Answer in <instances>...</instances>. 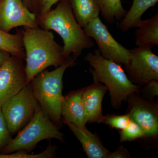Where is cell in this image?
Returning <instances> with one entry per match:
<instances>
[{
    "instance_id": "cell-1",
    "label": "cell",
    "mask_w": 158,
    "mask_h": 158,
    "mask_svg": "<svg viewBox=\"0 0 158 158\" xmlns=\"http://www.w3.org/2000/svg\"><path fill=\"white\" fill-rule=\"evenodd\" d=\"M21 31L28 83L48 67L53 66L57 68L72 57L65 55L63 47L56 42L51 31L39 26L35 28L24 27Z\"/></svg>"
},
{
    "instance_id": "cell-2",
    "label": "cell",
    "mask_w": 158,
    "mask_h": 158,
    "mask_svg": "<svg viewBox=\"0 0 158 158\" xmlns=\"http://www.w3.org/2000/svg\"><path fill=\"white\" fill-rule=\"evenodd\" d=\"M38 26L46 30H53L63 40V49L67 56L77 59L85 49L94 46L84 28L77 22L68 0H61L55 9L37 19Z\"/></svg>"
},
{
    "instance_id": "cell-3",
    "label": "cell",
    "mask_w": 158,
    "mask_h": 158,
    "mask_svg": "<svg viewBox=\"0 0 158 158\" xmlns=\"http://www.w3.org/2000/svg\"><path fill=\"white\" fill-rule=\"evenodd\" d=\"M76 59L72 56L55 70L49 71L46 69L29 83L38 103L59 127L62 125L61 108L64 98L62 78L66 69L75 65Z\"/></svg>"
},
{
    "instance_id": "cell-4",
    "label": "cell",
    "mask_w": 158,
    "mask_h": 158,
    "mask_svg": "<svg viewBox=\"0 0 158 158\" xmlns=\"http://www.w3.org/2000/svg\"><path fill=\"white\" fill-rule=\"evenodd\" d=\"M85 59L91 67L94 82L103 84L110 92L113 107L118 109L131 94L139 91V87L130 80L120 64L106 59L98 50L88 53Z\"/></svg>"
},
{
    "instance_id": "cell-5",
    "label": "cell",
    "mask_w": 158,
    "mask_h": 158,
    "mask_svg": "<svg viewBox=\"0 0 158 158\" xmlns=\"http://www.w3.org/2000/svg\"><path fill=\"white\" fill-rule=\"evenodd\" d=\"M55 138L62 142L63 134L47 116L39 104L35 115L30 122L18 132L15 138H12L9 144L1 153L9 154L25 150H33L40 141Z\"/></svg>"
},
{
    "instance_id": "cell-6",
    "label": "cell",
    "mask_w": 158,
    "mask_h": 158,
    "mask_svg": "<svg viewBox=\"0 0 158 158\" xmlns=\"http://www.w3.org/2000/svg\"><path fill=\"white\" fill-rule=\"evenodd\" d=\"M38 104L28 83L1 107L11 135L18 132L34 117Z\"/></svg>"
},
{
    "instance_id": "cell-7",
    "label": "cell",
    "mask_w": 158,
    "mask_h": 158,
    "mask_svg": "<svg viewBox=\"0 0 158 158\" xmlns=\"http://www.w3.org/2000/svg\"><path fill=\"white\" fill-rule=\"evenodd\" d=\"M83 28L88 37L95 40L98 50L103 57L120 65L127 64L130 50L113 38L99 17L92 20Z\"/></svg>"
},
{
    "instance_id": "cell-8",
    "label": "cell",
    "mask_w": 158,
    "mask_h": 158,
    "mask_svg": "<svg viewBox=\"0 0 158 158\" xmlns=\"http://www.w3.org/2000/svg\"><path fill=\"white\" fill-rule=\"evenodd\" d=\"M130 52L128 62L124 65L130 80L141 85L158 81V56L152 48L137 47Z\"/></svg>"
},
{
    "instance_id": "cell-9",
    "label": "cell",
    "mask_w": 158,
    "mask_h": 158,
    "mask_svg": "<svg viewBox=\"0 0 158 158\" xmlns=\"http://www.w3.org/2000/svg\"><path fill=\"white\" fill-rule=\"evenodd\" d=\"M23 60L11 56L0 67V109L28 84Z\"/></svg>"
},
{
    "instance_id": "cell-10",
    "label": "cell",
    "mask_w": 158,
    "mask_h": 158,
    "mask_svg": "<svg viewBox=\"0 0 158 158\" xmlns=\"http://www.w3.org/2000/svg\"><path fill=\"white\" fill-rule=\"evenodd\" d=\"M19 27H38L36 15L23 0H0V30L9 33Z\"/></svg>"
},
{
    "instance_id": "cell-11",
    "label": "cell",
    "mask_w": 158,
    "mask_h": 158,
    "mask_svg": "<svg viewBox=\"0 0 158 158\" xmlns=\"http://www.w3.org/2000/svg\"><path fill=\"white\" fill-rule=\"evenodd\" d=\"M130 119L135 122L144 131L145 137H155L158 134V106L154 103L136 95L128 98Z\"/></svg>"
},
{
    "instance_id": "cell-12",
    "label": "cell",
    "mask_w": 158,
    "mask_h": 158,
    "mask_svg": "<svg viewBox=\"0 0 158 158\" xmlns=\"http://www.w3.org/2000/svg\"><path fill=\"white\" fill-rule=\"evenodd\" d=\"M107 90L103 84L96 82L85 88L82 102L86 123H102V102Z\"/></svg>"
},
{
    "instance_id": "cell-13",
    "label": "cell",
    "mask_w": 158,
    "mask_h": 158,
    "mask_svg": "<svg viewBox=\"0 0 158 158\" xmlns=\"http://www.w3.org/2000/svg\"><path fill=\"white\" fill-rule=\"evenodd\" d=\"M85 88L71 91L64 97L61 108L62 122H69L79 127L86 126V119L82 102Z\"/></svg>"
},
{
    "instance_id": "cell-14",
    "label": "cell",
    "mask_w": 158,
    "mask_h": 158,
    "mask_svg": "<svg viewBox=\"0 0 158 158\" xmlns=\"http://www.w3.org/2000/svg\"><path fill=\"white\" fill-rule=\"evenodd\" d=\"M78 139L84 150L89 158H108L110 152L102 144L96 135L90 132L86 126L79 127L71 123L65 122Z\"/></svg>"
},
{
    "instance_id": "cell-15",
    "label": "cell",
    "mask_w": 158,
    "mask_h": 158,
    "mask_svg": "<svg viewBox=\"0 0 158 158\" xmlns=\"http://www.w3.org/2000/svg\"><path fill=\"white\" fill-rule=\"evenodd\" d=\"M136 27L135 44L138 47L150 48L158 45V14L151 18L141 20Z\"/></svg>"
},
{
    "instance_id": "cell-16",
    "label": "cell",
    "mask_w": 158,
    "mask_h": 158,
    "mask_svg": "<svg viewBox=\"0 0 158 158\" xmlns=\"http://www.w3.org/2000/svg\"><path fill=\"white\" fill-rule=\"evenodd\" d=\"M77 22L84 28L99 17L100 8L97 0H68Z\"/></svg>"
},
{
    "instance_id": "cell-17",
    "label": "cell",
    "mask_w": 158,
    "mask_h": 158,
    "mask_svg": "<svg viewBox=\"0 0 158 158\" xmlns=\"http://www.w3.org/2000/svg\"><path fill=\"white\" fill-rule=\"evenodd\" d=\"M158 2V0H133L131 7L119 23V28L125 32L136 27L144 12Z\"/></svg>"
},
{
    "instance_id": "cell-18",
    "label": "cell",
    "mask_w": 158,
    "mask_h": 158,
    "mask_svg": "<svg viewBox=\"0 0 158 158\" xmlns=\"http://www.w3.org/2000/svg\"><path fill=\"white\" fill-rule=\"evenodd\" d=\"M0 49L8 52L11 56L25 59L21 30L11 34L0 30Z\"/></svg>"
},
{
    "instance_id": "cell-19",
    "label": "cell",
    "mask_w": 158,
    "mask_h": 158,
    "mask_svg": "<svg viewBox=\"0 0 158 158\" xmlns=\"http://www.w3.org/2000/svg\"><path fill=\"white\" fill-rule=\"evenodd\" d=\"M102 16L109 23L122 19L127 13L121 0H97Z\"/></svg>"
},
{
    "instance_id": "cell-20",
    "label": "cell",
    "mask_w": 158,
    "mask_h": 158,
    "mask_svg": "<svg viewBox=\"0 0 158 158\" xmlns=\"http://www.w3.org/2000/svg\"><path fill=\"white\" fill-rule=\"evenodd\" d=\"M145 137L144 131L139 125L131 119L129 123L121 130L120 140L122 142L131 141Z\"/></svg>"
},
{
    "instance_id": "cell-21",
    "label": "cell",
    "mask_w": 158,
    "mask_h": 158,
    "mask_svg": "<svg viewBox=\"0 0 158 158\" xmlns=\"http://www.w3.org/2000/svg\"><path fill=\"white\" fill-rule=\"evenodd\" d=\"M55 154V148L49 145L45 151L37 154H29L19 151L9 154L0 153V158H51L54 157Z\"/></svg>"
},
{
    "instance_id": "cell-22",
    "label": "cell",
    "mask_w": 158,
    "mask_h": 158,
    "mask_svg": "<svg viewBox=\"0 0 158 158\" xmlns=\"http://www.w3.org/2000/svg\"><path fill=\"white\" fill-rule=\"evenodd\" d=\"M131 121L128 114L123 115H108L104 116L102 123L108 125L112 128L122 130Z\"/></svg>"
},
{
    "instance_id": "cell-23",
    "label": "cell",
    "mask_w": 158,
    "mask_h": 158,
    "mask_svg": "<svg viewBox=\"0 0 158 158\" xmlns=\"http://www.w3.org/2000/svg\"><path fill=\"white\" fill-rule=\"evenodd\" d=\"M61 0H33V12L37 19L50 11L52 8Z\"/></svg>"
},
{
    "instance_id": "cell-24",
    "label": "cell",
    "mask_w": 158,
    "mask_h": 158,
    "mask_svg": "<svg viewBox=\"0 0 158 158\" xmlns=\"http://www.w3.org/2000/svg\"><path fill=\"white\" fill-rule=\"evenodd\" d=\"M2 112L0 109V153L12 139Z\"/></svg>"
},
{
    "instance_id": "cell-25",
    "label": "cell",
    "mask_w": 158,
    "mask_h": 158,
    "mask_svg": "<svg viewBox=\"0 0 158 158\" xmlns=\"http://www.w3.org/2000/svg\"><path fill=\"white\" fill-rule=\"evenodd\" d=\"M144 90L149 97L153 98L158 95V81L153 80L145 84Z\"/></svg>"
},
{
    "instance_id": "cell-26",
    "label": "cell",
    "mask_w": 158,
    "mask_h": 158,
    "mask_svg": "<svg viewBox=\"0 0 158 158\" xmlns=\"http://www.w3.org/2000/svg\"><path fill=\"white\" fill-rule=\"evenodd\" d=\"M129 153L127 150L123 146H120L114 152H110L108 158H124L130 157Z\"/></svg>"
},
{
    "instance_id": "cell-27",
    "label": "cell",
    "mask_w": 158,
    "mask_h": 158,
    "mask_svg": "<svg viewBox=\"0 0 158 158\" xmlns=\"http://www.w3.org/2000/svg\"><path fill=\"white\" fill-rule=\"evenodd\" d=\"M11 56L8 52L0 49V67Z\"/></svg>"
},
{
    "instance_id": "cell-28",
    "label": "cell",
    "mask_w": 158,
    "mask_h": 158,
    "mask_svg": "<svg viewBox=\"0 0 158 158\" xmlns=\"http://www.w3.org/2000/svg\"><path fill=\"white\" fill-rule=\"evenodd\" d=\"M23 1L29 10L33 12V0H23Z\"/></svg>"
}]
</instances>
